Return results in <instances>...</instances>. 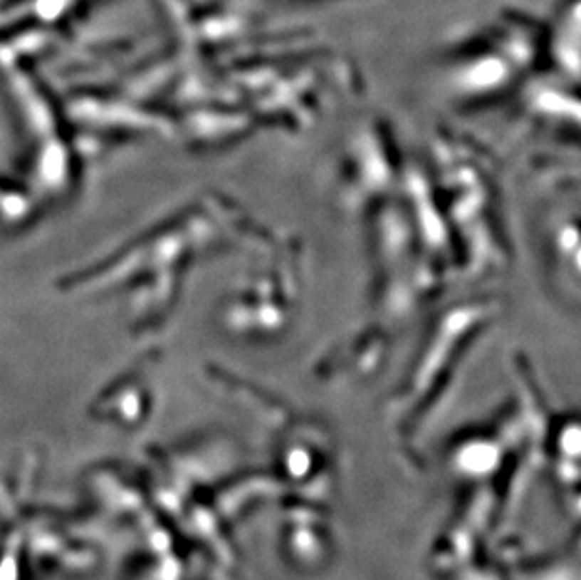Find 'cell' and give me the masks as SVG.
Listing matches in <instances>:
<instances>
[]
</instances>
